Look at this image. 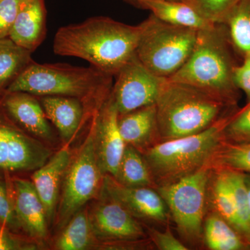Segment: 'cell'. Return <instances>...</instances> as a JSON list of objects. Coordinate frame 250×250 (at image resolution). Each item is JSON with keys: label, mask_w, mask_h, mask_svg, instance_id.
<instances>
[{"label": "cell", "mask_w": 250, "mask_h": 250, "mask_svg": "<svg viewBox=\"0 0 250 250\" xmlns=\"http://www.w3.org/2000/svg\"><path fill=\"white\" fill-rule=\"evenodd\" d=\"M244 174L245 184H246L247 195H248V201L250 207V174Z\"/></svg>", "instance_id": "obj_36"}, {"label": "cell", "mask_w": 250, "mask_h": 250, "mask_svg": "<svg viewBox=\"0 0 250 250\" xmlns=\"http://www.w3.org/2000/svg\"><path fill=\"white\" fill-rule=\"evenodd\" d=\"M212 24H225L239 0H181Z\"/></svg>", "instance_id": "obj_29"}, {"label": "cell", "mask_w": 250, "mask_h": 250, "mask_svg": "<svg viewBox=\"0 0 250 250\" xmlns=\"http://www.w3.org/2000/svg\"><path fill=\"white\" fill-rule=\"evenodd\" d=\"M226 142H250V101L241 108H237L231 113L223 130Z\"/></svg>", "instance_id": "obj_30"}, {"label": "cell", "mask_w": 250, "mask_h": 250, "mask_svg": "<svg viewBox=\"0 0 250 250\" xmlns=\"http://www.w3.org/2000/svg\"><path fill=\"white\" fill-rule=\"evenodd\" d=\"M70 149L64 147L37 169L32 177L33 184L45 207L48 225L56 218L61 181L70 165Z\"/></svg>", "instance_id": "obj_15"}, {"label": "cell", "mask_w": 250, "mask_h": 250, "mask_svg": "<svg viewBox=\"0 0 250 250\" xmlns=\"http://www.w3.org/2000/svg\"><path fill=\"white\" fill-rule=\"evenodd\" d=\"M231 113L202 132L161 141L141 152L156 188L210 167L225 141L223 130Z\"/></svg>", "instance_id": "obj_5"}, {"label": "cell", "mask_w": 250, "mask_h": 250, "mask_svg": "<svg viewBox=\"0 0 250 250\" xmlns=\"http://www.w3.org/2000/svg\"><path fill=\"white\" fill-rule=\"evenodd\" d=\"M15 210L21 227L32 238L47 236V223L45 207L32 182L16 179L14 182Z\"/></svg>", "instance_id": "obj_17"}, {"label": "cell", "mask_w": 250, "mask_h": 250, "mask_svg": "<svg viewBox=\"0 0 250 250\" xmlns=\"http://www.w3.org/2000/svg\"><path fill=\"white\" fill-rule=\"evenodd\" d=\"M21 0H0V39L9 36Z\"/></svg>", "instance_id": "obj_31"}, {"label": "cell", "mask_w": 250, "mask_h": 250, "mask_svg": "<svg viewBox=\"0 0 250 250\" xmlns=\"http://www.w3.org/2000/svg\"><path fill=\"white\" fill-rule=\"evenodd\" d=\"M96 239L89 214L86 210L81 209L64 227L55 247L59 250H87L94 247Z\"/></svg>", "instance_id": "obj_23"}, {"label": "cell", "mask_w": 250, "mask_h": 250, "mask_svg": "<svg viewBox=\"0 0 250 250\" xmlns=\"http://www.w3.org/2000/svg\"><path fill=\"white\" fill-rule=\"evenodd\" d=\"M113 76L93 66L33 62L6 91L25 92L35 96L71 97L83 105L106 100L111 93Z\"/></svg>", "instance_id": "obj_4"}, {"label": "cell", "mask_w": 250, "mask_h": 250, "mask_svg": "<svg viewBox=\"0 0 250 250\" xmlns=\"http://www.w3.org/2000/svg\"><path fill=\"white\" fill-rule=\"evenodd\" d=\"M155 105L161 141L202 132L238 108L192 85L167 79Z\"/></svg>", "instance_id": "obj_3"}, {"label": "cell", "mask_w": 250, "mask_h": 250, "mask_svg": "<svg viewBox=\"0 0 250 250\" xmlns=\"http://www.w3.org/2000/svg\"><path fill=\"white\" fill-rule=\"evenodd\" d=\"M35 95L25 92L5 91L0 102L6 114L31 134L48 139L52 129L43 108Z\"/></svg>", "instance_id": "obj_14"}, {"label": "cell", "mask_w": 250, "mask_h": 250, "mask_svg": "<svg viewBox=\"0 0 250 250\" xmlns=\"http://www.w3.org/2000/svg\"><path fill=\"white\" fill-rule=\"evenodd\" d=\"M225 24H213L197 31L192 54L185 64L167 79L190 85L230 106H238L240 90L233 80L238 65Z\"/></svg>", "instance_id": "obj_2"}, {"label": "cell", "mask_w": 250, "mask_h": 250, "mask_svg": "<svg viewBox=\"0 0 250 250\" xmlns=\"http://www.w3.org/2000/svg\"><path fill=\"white\" fill-rule=\"evenodd\" d=\"M212 170H228L250 174V142L224 141L210 166Z\"/></svg>", "instance_id": "obj_26"}, {"label": "cell", "mask_w": 250, "mask_h": 250, "mask_svg": "<svg viewBox=\"0 0 250 250\" xmlns=\"http://www.w3.org/2000/svg\"><path fill=\"white\" fill-rule=\"evenodd\" d=\"M124 1H126L128 4H131V6H135V4H136L137 0H124Z\"/></svg>", "instance_id": "obj_37"}, {"label": "cell", "mask_w": 250, "mask_h": 250, "mask_svg": "<svg viewBox=\"0 0 250 250\" xmlns=\"http://www.w3.org/2000/svg\"><path fill=\"white\" fill-rule=\"evenodd\" d=\"M119 183L129 187H150L156 185L142 153L126 145L116 178Z\"/></svg>", "instance_id": "obj_24"}, {"label": "cell", "mask_w": 250, "mask_h": 250, "mask_svg": "<svg viewBox=\"0 0 250 250\" xmlns=\"http://www.w3.org/2000/svg\"><path fill=\"white\" fill-rule=\"evenodd\" d=\"M233 80L238 89L244 92L250 101V52L242 58V62L238 64L233 71Z\"/></svg>", "instance_id": "obj_33"}, {"label": "cell", "mask_w": 250, "mask_h": 250, "mask_svg": "<svg viewBox=\"0 0 250 250\" xmlns=\"http://www.w3.org/2000/svg\"><path fill=\"white\" fill-rule=\"evenodd\" d=\"M47 10L45 0H21L9 38L34 52L45 40Z\"/></svg>", "instance_id": "obj_16"}, {"label": "cell", "mask_w": 250, "mask_h": 250, "mask_svg": "<svg viewBox=\"0 0 250 250\" xmlns=\"http://www.w3.org/2000/svg\"><path fill=\"white\" fill-rule=\"evenodd\" d=\"M6 114L0 102V169L37 170L49 160L51 151L18 129Z\"/></svg>", "instance_id": "obj_10"}, {"label": "cell", "mask_w": 250, "mask_h": 250, "mask_svg": "<svg viewBox=\"0 0 250 250\" xmlns=\"http://www.w3.org/2000/svg\"><path fill=\"white\" fill-rule=\"evenodd\" d=\"M32 53L9 37L0 39V96L34 62Z\"/></svg>", "instance_id": "obj_22"}, {"label": "cell", "mask_w": 250, "mask_h": 250, "mask_svg": "<svg viewBox=\"0 0 250 250\" xmlns=\"http://www.w3.org/2000/svg\"><path fill=\"white\" fill-rule=\"evenodd\" d=\"M106 195L89 214L95 236L104 241H132L146 239L142 226L121 204Z\"/></svg>", "instance_id": "obj_11"}, {"label": "cell", "mask_w": 250, "mask_h": 250, "mask_svg": "<svg viewBox=\"0 0 250 250\" xmlns=\"http://www.w3.org/2000/svg\"><path fill=\"white\" fill-rule=\"evenodd\" d=\"M118 126L125 144L141 152L161 142L155 104L119 115Z\"/></svg>", "instance_id": "obj_18"}, {"label": "cell", "mask_w": 250, "mask_h": 250, "mask_svg": "<svg viewBox=\"0 0 250 250\" xmlns=\"http://www.w3.org/2000/svg\"><path fill=\"white\" fill-rule=\"evenodd\" d=\"M103 187L106 195L121 204L135 218L159 223L167 222V206L155 188L126 187L109 174L104 178Z\"/></svg>", "instance_id": "obj_12"}, {"label": "cell", "mask_w": 250, "mask_h": 250, "mask_svg": "<svg viewBox=\"0 0 250 250\" xmlns=\"http://www.w3.org/2000/svg\"><path fill=\"white\" fill-rule=\"evenodd\" d=\"M140 26L98 16L59 28L54 36V53L77 57L114 77L136 54Z\"/></svg>", "instance_id": "obj_1"}, {"label": "cell", "mask_w": 250, "mask_h": 250, "mask_svg": "<svg viewBox=\"0 0 250 250\" xmlns=\"http://www.w3.org/2000/svg\"><path fill=\"white\" fill-rule=\"evenodd\" d=\"M134 7L148 10L158 19L173 25L200 30L213 24L181 0H137Z\"/></svg>", "instance_id": "obj_20"}, {"label": "cell", "mask_w": 250, "mask_h": 250, "mask_svg": "<svg viewBox=\"0 0 250 250\" xmlns=\"http://www.w3.org/2000/svg\"><path fill=\"white\" fill-rule=\"evenodd\" d=\"M225 24L231 45L242 59L250 52V0H239Z\"/></svg>", "instance_id": "obj_25"}, {"label": "cell", "mask_w": 250, "mask_h": 250, "mask_svg": "<svg viewBox=\"0 0 250 250\" xmlns=\"http://www.w3.org/2000/svg\"><path fill=\"white\" fill-rule=\"evenodd\" d=\"M213 171L215 173L213 182V200L215 211L238 232L236 202L226 172L224 170Z\"/></svg>", "instance_id": "obj_27"}, {"label": "cell", "mask_w": 250, "mask_h": 250, "mask_svg": "<svg viewBox=\"0 0 250 250\" xmlns=\"http://www.w3.org/2000/svg\"><path fill=\"white\" fill-rule=\"evenodd\" d=\"M0 223L9 229L17 230L21 228L14 205L10 200L6 188L0 183Z\"/></svg>", "instance_id": "obj_32"}, {"label": "cell", "mask_w": 250, "mask_h": 250, "mask_svg": "<svg viewBox=\"0 0 250 250\" xmlns=\"http://www.w3.org/2000/svg\"><path fill=\"white\" fill-rule=\"evenodd\" d=\"M41 104L47 119L58 129L64 141H70L84 118L85 107L79 99L71 97L42 96Z\"/></svg>", "instance_id": "obj_19"}, {"label": "cell", "mask_w": 250, "mask_h": 250, "mask_svg": "<svg viewBox=\"0 0 250 250\" xmlns=\"http://www.w3.org/2000/svg\"><path fill=\"white\" fill-rule=\"evenodd\" d=\"M36 248L13 236L5 227H0V250H35Z\"/></svg>", "instance_id": "obj_35"}, {"label": "cell", "mask_w": 250, "mask_h": 250, "mask_svg": "<svg viewBox=\"0 0 250 250\" xmlns=\"http://www.w3.org/2000/svg\"><path fill=\"white\" fill-rule=\"evenodd\" d=\"M111 97L118 114L123 115L156 104L167 79L157 76L136 54L114 76Z\"/></svg>", "instance_id": "obj_9"}, {"label": "cell", "mask_w": 250, "mask_h": 250, "mask_svg": "<svg viewBox=\"0 0 250 250\" xmlns=\"http://www.w3.org/2000/svg\"><path fill=\"white\" fill-rule=\"evenodd\" d=\"M151 241L161 250H188L173 236L169 229L164 232L152 230L150 231Z\"/></svg>", "instance_id": "obj_34"}, {"label": "cell", "mask_w": 250, "mask_h": 250, "mask_svg": "<svg viewBox=\"0 0 250 250\" xmlns=\"http://www.w3.org/2000/svg\"><path fill=\"white\" fill-rule=\"evenodd\" d=\"M212 169L203 167L156 190L170 210L179 233L190 242L203 233L206 193Z\"/></svg>", "instance_id": "obj_8"}, {"label": "cell", "mask_w": 250, "mask_h": 250, "mask_svg": "<svg viewBox=\"0 0 250 250\" xmlns=\"http://www.w3.org/2000/svg\"><path fill=\"white\" fill-rule=\"evenodd\" d=\"M118 112L110 94L99 115L96 148L99 164L103 173L116 178L124 154L125 144L118 126Z\"/></svg>", "instance_id": "obj_13"}, {"label": "cell", "mask_w": 250, "mask_h": 250, "mask_svg": "<svg viewBox=\"0 0 250 250\" xmlns=\"http://www.w3.org/2000/svg\"><path fill=\"white\" fill-rule=\"evenodd\" d=\"M204 238L212 250H247L250 247L234 228L216 211L208 215L203 227Z\"/></svg>", "instance_id": "obj_21"}, {"label": "cell", "mask_w": 250, "mask_h": 250, "mask_svg": "<svg viewBox=\"0 0 250 250\" xmlns=\"http://www.w3.org/2000/svg\"><path fill=\"white\" fill-rule=\"evenodd\" d=\"M139 26L136 56L153 73L170 78L190 57L198 30L169 24L152 14Z\"/></svg>", "instance_id": "obj_6"}, {"label": "cell", "mask_w": 250, "mask_h": 250, "mask_svg": "<svg viewBox=\"0 0 250 250\" xmlns=\"http://www.w3.org/2000/svg\"><path fill=\"white\" fill-rule=\"evenodd\" d=\"M224 170L226 172L236 202L238 232L250 247V207L247 195L244 174L236 171Z\"/></svg>", "instance_id": "obj_28"}, {"label": "cell", "mask_w": 250, "mask_h": 250, "mask_svg": "<svg viewBox=\"0 0 250 250\" xmlns=\"http://www.w3.org/2000/svg\"><path fill=\"white\" fill-rule=\"evenodd\" d=\"M100 110L94 113L89 134L65 172L62 198L56 214L59 228H64L96 195L103 184L104 173L99 164L96 148V130Z\"/></svg>", "instance_id": "obj_7"}]
</instances>
